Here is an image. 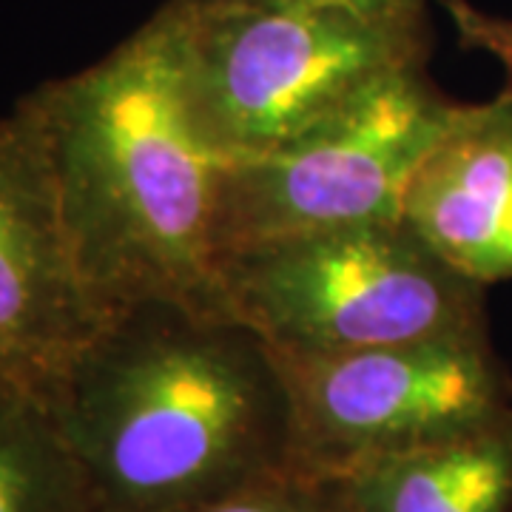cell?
Returning <instances> with one entry per match:
<instances>
[{"mask_svg":"<svg viewBox=\"0 0 512 512\" xmlns=\"http://www.w3.org/2000/svg\"><path fill=\"white\" fill-rule=\"evenodd\" d=\"M276 359L291 390L293 464L308 476L436 444L512 407L510 367L490 336Z\"/></svg>","mask_w":512,"mask_h":512,"instance_id":"6","label":"cell"},{"mask_svg":"<svg viewBox=\"0 0 512 512\" xmlns=\"http://www.w3.org/2000/svg\"><path fill=\"white\" fill-rule=\"evenodd\" d=\"M0 512H97L49 404L26 390L0 396Z\"/></svg>","mask_w":512,"mask_h":512,"instance_id":"10","label":"cell"},{"mask_svg":"<svg viewBox=\"0 0 512 512\" xmlns=\"http://www.w3.org/2000/svg\"><path fill=\"white\" fill-rule=\"evenodd\" d=\"M177 15L191 117L228 163L291 143L404 69L424 66V18H376L333 6H197Z\"/></svg>","mask_w":512,"mask_h":512,"instance_id":"3","label":"cell"},{"mask_svg":"<svg viewBox=\"0 0 512 512\" xmlns=\"http://www.w3.org/2000/svg\"><path fill=\"white\" fill-rule=\"evenodd\" d=\"M456 29L461 49L495 57L512 74V18H498L476 9L470 0H441Z\"/></svg>","mask_w":512,"mask_h":512,"instance_id":"12","label":"cell"},{"mask_svg":"<svg viewBox=\"0 0 512 512\" xmlns=\"http://www.w3.org/2000/svg\"><path fill=\"white\" fill-rule=\"evenodd\" d=\"M9 390H20V387H15V384L9 382V376L0 370V396H3V393H9Z\"/></svg>","mask_w":512,"mask_h":512,"instance_id":"14","label":"cell"},{"mask_svg":"<svg viewBox=\"0 0 512 512\" xmlns=\"http://www.w3.org/2000/svg\"><path fill=\"white\" fill-rule=\"evenodd\" d=\"M222 308L276 353L330 356L421 339L490 336L487 285L402 217L217 256Z\"/></svg>","mask_w":512,"mask_h":512,"instance_id":"4","label":"cell"},{"mask_svg":"<svg viewBox=\"0 0 512 512\" xmlns=\"http://www.w3.org/2000/svg\"><path fill=\"white\" fill-rule=\"evenodd\" d=\"M168 512H336V501L328 478L288 473L234 495Z\"/></svg>","mask_w":512,"mask_h":512,"instance_id":"11","label":"cell"},{"mask_svg":"<svg viewBox=\"0 0 512 512\" xmlns=\"http://www.w3.org/2000/svg\"><path fill=\"white\" fill-rule=\"evenodd\" d=\"M197 6H214V3H248V6H333V9H350L376 18H424L427 0H185Z\"/></svg>","mask_w":512,"mask_h":512,"instance_id":"13","label":"cell"},{"mask_svg":"<svg viewBox=\"0 0 512 512\" xmlns=\"http://www.w3.org/2000/svg\"><path fill=\"white\" fill-rule=\"evenodd\" d=\"M43 402L97 512L180 510L296 473L285 370L225 308L111 313Z\"/></svg>","mask_w":512,"mask_h":512,"instance_id":"1","label":"cell"},{"mask_svg":"<svg viewBox=\"0 0 512 512\" xmlns=\"http://www.w3.org/2000/svg\"><path fill=\"white\" fill-rule=\"evenodd\" d=\"M458 106L424 63L291 143L228 163L211 231L214 259L248 245L402 217L407 185Z\"/></svg>","mask_w":512,"mask_h":512,"instance_id":"5","label":"cell"},{"mask_svg":"<svg viewBox=\"0 0 512 512\" xmlns=\"http://www.w3.org/2000/svg\"><path fill=\"white\" fill-rule=\"evenodd\" d=\"M35 117L80 271L109 313L146 299L222 308L214 214L228 160L183 92L171 3L80 72L18 97Z\"/></svg>","mask_w":512,"mask_h":512,"instance_id":"2","label":"cell"},{"mask_svg":"<svg viewBox=\"0 0 512 512\" xmlns=\"http://www.w3.org/2000/svg\"><path fill=\"white\" fill-rule=\"evenodd\" d=\"M402 220L481 285L512 279V86L458 106L404 191Z\"/></svg>","mask_w":512,"mask_h":512,"instance_id":"8","label":"cell"},{"mask_svg":"<svg viewBox=\"0 0 512 512\" xmlns=\"http://www.w3.org/2000/svg\"><path fill=\"white\" fill-rule=\"evenodd\" d=\"M109 319L80 271L35 117L18 100L0 117V370L46 399Z\"/></svg>","mask_w":512,"mask_h":512,"instance_id":"7","label":"cell"},{"mask_svg":"<svg viewBox=\"0 0 512 512\" xmlns=\"http://www.w3.org/2000/svg\"><path fill=\"white\" fill-rule=\"evenodd\" d=\"M322 478L336 512H512V407L450 439Z\"/></svg>","mask_w":512,"mask_h":512,"instance_id":"9","label":"cell"}]
</instances>
